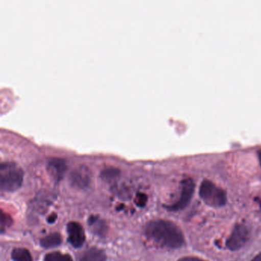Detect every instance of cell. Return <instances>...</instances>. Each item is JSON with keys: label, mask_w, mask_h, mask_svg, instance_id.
<instances>
[{"label": "cell", "mask_w": 261, "mask_h": 261, "mask_svg": "<svg viewBox=\"0 0 261 261\" xmlns=\"http://www.w3.org/2000/svg\"><path fill=\"white\" fill-rule=\"evenodd\" d=\"M145 231L150 241L162 248L176 249L182 247L185 242L180 228L169 221H151L146 226Z\"/></svg>", "instance_id": "obj_1"}, {"label": "cell", "mask_w": 261, "mask_h": 261, "mask_svg": "<svg viewBox=\"0 0 261 261\" xmlns=\"http://www.w3.org/2000/svg\"><path fill=\"white\" fill-rule=\"evenodd\" d=\"M24 173L12 162L3 163L0 166V189L2 192H14L21 187Z\"/></svg>", "instance_id": "obj_2"}, {"label": "cell", "mask_w": 261, "mask_h": 261, "mask_svg": "<svg viewBox=\"0 0 261 261\" xmlns=\"http://www.w3.org/2000/svg\"><path fill=\"white\" fill-rule=\"evenodd\" d=\"M199 196L204 202L209 206L218 208L224 206L226 204L227 195L225 190L208 179H205L201 184Z\"/></svg>", "instance_id": "obj_3"}, {"label": "cell", "mask_w": 261, "mask_h": 261, "mask_svg": "<svg viewBox=\"0 0 261 261\" xmlns=\"http://www.w3.org/2000/svg\"><path fill=\"white\" fill-rule=\"evenodd\" d=\"M195 188L196 185L193 179L185 178L182 179L181 182V193L179 199L172 205H167L165 208L170 212L180 211L186 208L193 199Z\"/></svg>", "instance_id": "obj_4"}, {"label": "cell", "mask_w": 261, "mask_h": 261, "mask_svg": "<svg viewBox=\"0 0 261 261\" xmlns=\"http://www.w3.org/2000/svg\"><path fill=\"white\" fill-rule=\"evenodd\" d=\"M69 182L75 188L85 190L92 182L91 170L87 166H78L70 172Z\"/></svg>", "instance_id": "obj_5"}, {"label": "cell", "mask_w": 261, "mask_h": 261, "mask_svg": "<svg viewBox=\"0 0 261 261\" xmlns=\"http://www.w3.org/2000/svg\"><path fill=\"white\" fill-rule=\"evenodd\" d=\"M250 239V231L244 225H237L226 242V246L231 251H239L245 246Z\"/></svg>", "instance_id": "obj_6"}, {"label": "cell", "mask_w": 261, "mask_h": 261, "mask_svg": "<svg viewBox=\"0 0 261 261\" xmlns=\"http://www.w3.org/2000/svg\"><path fill=\"white\" fill-rule=\"evenodd\" d=\"M68 242L75 248H81L85 241V234L81 225L78 222H72L67 225Z\"/></svg>", "instance_id": "obj_7"}, {"label": "cell", "mask_w": 261, "mask_h": 261, "mask_svg": "<svg viewBox=\"0 0 261 261\" xmlns=\"http://www.w3.org/2000/svg\"><path fill=\"white\" fill-rule=\"evenodd\" d=\"M47 170L52 179L58 182L61 181L67 170L65 161L61 158H52L48 161Z\"/></svg>", "instance_id": "obj_8"}, {"label": "cell", "mask_w": 261, "mask_h": 261, "mask_svg": "<svg viewBox=\"0 0 261 261\" xmlns=\"http://www.w3.org/2000/svg\"><path fill=\"white\" fill-rule=\"evenodd\" d=\"M107 256L103 250L93 248L83 253L79 261H106Z\"/></svg>", "instance_id": "obj_9"}, {"label": "cell", "mask_w": 261, "mask_h": 261, "mask_svg": "<svg viewBox=\"0 0 261 261\" xmlns=\"http://www.w3.org/2000/svg\"><path fill=\"white\" fill-rule=\"evenodd\" d=\"M62 242L61 236L58 233H52L40 241L41 246L44 248H52L59 246Z\"/></svg>", "instance_id": "obj_10"}, {"label": "cell", "mask_w": 261, "mask_h": 261, "mask_svg": "<svg viewBox=\"0 0 261 261\" xmlns=\"http://www.w3.org/2000/svg\"><path fill=\"white\" fill-rule=\"evenodd\" d=\"M12 260L15 261H33L31 253L26 248H15L12 252Z\"/></svg>", "instance_id": "obj_11"}, {"label": "cell", "mask_w": 261, "mask_h": 261, "mask_svg": "<svg viewBox=\"0 0 261 261\" xmlns=\"http://www.w3.org/2000/svg\"><path fill=\"white\" fill-rule=\"evenodd\" d=\"M121 176V170L116 167H108L101 171V177L105 181H112Z\"/></svg>", "instance_id": "obj_12"}, {"label": "cell", "mask_w": 261, "mask_h": 261, "mask_svg": "<svg viewBox=\"0 0 261 261\" xmlns=\"http://www.w3.org/2000/svg\"><path fill=\"white\" fill-rule=\"evenodd\" d=\"M44 261H73L68 254H61L60 252H52L47 254L44 257Z\"/></svg>", "instance_id": "obj_13"}, {"label": "cell", "mask_w": 261, "mask_h": 261, "mask_svg": "<svg viewBox=\"0 0 261 261\" xmlns=\"http://www.w3.org/2000/svg\"><path fill=\"white\" fill-rule=\"evenodd\" d=\"M1 219L2 231L3 232L5 228L10 226L12 222V219L9 215L6 214V213H5L3 211H2Z\"/></svg>", "instance_id": "obj_14"}, {"label": "cell", "mask_w": 261, "mask_h": 261, "mask_svg": "<svg viewBox=\"0 0 261 261\" xmlns=\"http://www.w3.org/2000/svg\"><path fill=\"white\" fill-rule=\"evenodd\" d=\"M147 200H148V198H147V195L144 193H138L135 198V203L137 206L144 207L147 204Z\"/></svg>", "instance_id": "obj_15"}, {"label": "cell", "mask_w": 261, "mask_h": 261, "mask_svg": "<svg viewBox=\"0 0 261 261\" xmlns=\"http://www.w3.org/2000/svg\"><path fill=\"white\" fill-rule=\"evenodd\" d=\"M178 261H205L202 260V259L198 258V257H185L179 259Z\"/></svg>", "instance_id": "obj_16"}, {"label": "cell", "mask_w": 261, "mask_h": 261, "mask_svg": "<svg viewBox=\"0 0 261 261\" xmlns=\"http://www.w3.org/2000/svg\"><path fill=\"white\" fill-rule=\"evenodd\" d=\"M57 219V215L55 214V213H53V214L51 215L50 216H49V218H48V222H49V223L52 224L54 223V222L56 221Z\"/></svg>", "instance_id": "obj_17"}, {"label": "cell", "mask_w": 261, "mask_h": 261, "mask_svg": "<svg viewBox=\"0 0 261 261\" xmlns=\"http://www.w3.org/2000/svg\"><path fill=\"white\" fill-rule=\"evenodd\" d=\"M253 261H261V254H258Z\"/></svg>", "instance_id": "obj_18"}, {"label": "cell", "mask_w": 261, "mask_h": 261, "mask_svg": "<svg viewBox=\"0 0 261 261\" xmlns=\"http://www.w3.org/2000/svg\"><path fill=\"white\" fill-rule=\"evenodd\" d=\"M257 156H258L259 161H260V167H261V150H258L257 152Z\"/></svg>", "instance_id": "obj_19"}]
</instances>
